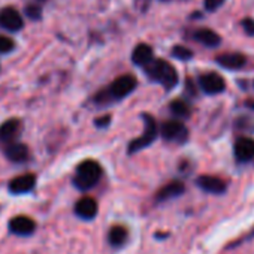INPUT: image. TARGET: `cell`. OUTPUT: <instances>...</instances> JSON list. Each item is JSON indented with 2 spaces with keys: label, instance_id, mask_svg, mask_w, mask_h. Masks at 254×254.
<instances>
[{
  "label": "cell",
  "instance_id": "10",
  "mask_svg": "<svg viewBox=\"0 0 254 254\" xmlns=\"http://www.w3.org/2000/svg\"><path fill=\"white\" fill-rule=\"evenodd\" d=\"M9 230L12 233H15V235L27 236V235H32L36 230V223L30 217L18 215V217H14L9 221Z\"/></svg>",
  "mask_w": 254,
  "mask_h": 254
},
{
  "label": "cell",
  "instance_id": "16",
  "mask_svg": "<svg viewBox=\"0 0 254 254\" xmlns=\"http://www.w3.org/2000/svg\"><path fill=\"white\" fill-rule=\"evenodd\" d=\"M18 132H20V121L11 118L0 126V141L12 142V139L18 136Z\"/></svg>",
  "mask_w": 254,
  "mask_h": 254
},
{
  "label": "cell",
  "instance_id": "17",
  "mask_svg": "<svg viewBox=\"0 0 254 254\" xmlns=\"http://www.w3.org/2000/svg\"><path fill=\"white\" fill-rule=\"evenodd\" d=\"M5 154L6 157L14 162V163H21V162H26L27 157H29V150L24 144H14L11 142L6 150H5Z\"/></svg>",
  "mask_w": 254,
  "mask_h": 254
},
{
  "label": "cell",
  "instance_id": "6",
  "mask_svg": "<svg viewBox=\"0 0 254 254\" xmlns=\"http://www.w3.org/2000/svg\"><path fill=\"white\" fill-rule=\"evenodd\" d=\"M136 87V79L135 76L132 75H123L120 78H117L112 84H111V88H109V94L112 97H117V99H121V97H126L127 94H130Z\"/></svg>",
  "mask_w": 254,
  "mask_h": 254
},
{
  "label": "cell",
  "instance_id": "1",
  "mask_svg": "<svg viewBox=\"0 0 254 254\" xmlns=\"http://www.w3.org/2000/svg\"><path fill=\"white\" fill-rule=\"evenodd\" d=\"M144 67L147 75L151 79L160 82L166 90H171L178 84V73L175 67L165 60H151Z\"/></svg>",
  "mask_w": 254,
  "mask_h": 254
},
{
  "label": "cell",
  "instance_id": "19",
  "mask_svg": "<svg viewBox=\"0 0 254 254\" xmlns=\"http://www.w3.org/2000/svg\"><path fill=\"white\" fill-rule=\"evenodd\" d=\"M127 236H129V233H127V229L126 227H123V226H114L109 230L108 239H109L111 245L120 247V245H123L127 241Z\"/></svg>",
  "mask_w": 254,
  "mask_h": 254
},
{
  "label": "cell",
  "instance_id": "4",
  "mask_svg": "<svg viewBox=\"0 0 254 254\" xmlns=\"http://www.w3.org/2000/svg\"><path fill=\"white\" fill-rule=\"evenodd\" d=\"M162 136L166 141H172V142L183 144L189 138V130H187V127L181 121L171 120V121H166L162 126Z\"/></svg>",
  "mask_w": 254,
  "mask_h": 254
},
{
  "label": "cell",
  "instance_id": "18",
  "mask_svg": "<svg viewBox=\"0 0 254 254\" xmlns=\"http://www.w3.org/2000/svg\"><path fill=\"white\" fill-rule=\"evenodd\" d=\"M132 60L138 66H145L153 60V48L147 44H141L133 50Z\"/></svg>",
  "mask_w": 254,
  "mask_h": 254
},
{
  "label": "cell",
  "instance_id": "12",
  "mask_svg": "<svg viewBox=\"0 0 254 254\" xmlns=\"http://www.w3.org/2000/svg\"><path fill=\"white\" fill-rule=\"evenodd\" d=\"M75 214L82 220H93L97 215V203L93 197H82L75 205Z\"/></svg>",
  "mask_w": 254,
  "mask_h": 254
},
{
  "label": "cell",
  "instance_id": "7",
  "mask_svg": "<svg viewBox=\"0 0 254 254\" xmlns=\"http://www.w3.org/2000/svg\"><path fill=\"white\" fill-rule=\"evenodd\" d=\"M196 184L206 193L211 194H223L227 189L226 181H223L218 177H212V175H202L196 180Z\"/></svg>",
  "mask_w": 254,
  "mask_h": 254
},
{
  "label": "cell",
  "instance_id": "25",
  "mask_svg": "<svg viewBox=\"0 0 254 254\" xmlns=\"http://www.w3.org/2000/svg\"><path fill=\"white\" fill-rule=\"evenodd\" d=\"M26 14L27 17H30L32 20H38L41 17V9L38 6H27L26 8Z\"/></svg>",
  "mask_w": 254,
  "mask_h": 254
},
{
  "label": "cell",
  "instance_id": "11",
  "mask_svg": "<svg viewBox=\"0 0 254 254\" xmlns=\"http://www.w3.org/2000/svg\"><path fill=\"white\" fill-rule=\"evenodd\" d=\"M35 183H36V177L33 174H24V175H20L17 178H14L11 183H9V191L12 194H23V193H27L30 191L33 187H35Z\"/></svg>",
  "mask_w": 254,
  "mask_h": 254
},
{
  "label": "cell",
  "instance_id": "20",
  "mask_svg": "<svg viewBox=\"0 0 254 254\" xmlns=\"http://www.w3.org/2000/svg\"><path fill=\"white\" fill-rule=\"evenodd\" d=\"M171 111H172V114H175L180 118H186V117L190 115V108L183 100H174L171 103Z\"/></svg>",
  "mask_w": 254,
  "mask_h": 254
},
{
  "label": "cell",
  "instance_id": "22",
  "mask_svg": "<svg viewBox=\"0 0 254 254\" xmlns=\"http://www.w3.org/2000/svg\"><path fill=\"white\" fill-rule=\"evenodd\" d=\"M12 48H14V41L8 36L0 35V54H6L12 51Z\"/></svg>",
  "mask_w": 254,
  "mask_h": 254
},
{
  "label": "cell",
  "instance_id": "3",
  "mask_svg": "<svg viewBox=\"0 0 254 254\" xmlns=\"http://www.w3.org/2000/svg\"><path fill=\"white\" fill-rule=\"evenodd\" d=\"M144 120H145V132H144V135L141 138L130 142V145H129V153L130 154L151 145L154 142V139L157 138V124H156L154 118L150 117V115H144Z\"/></svg>",
  "mask_w": 254,
  "mask_h": 254
},
{
  "label": "cell",
  "instance_id": "26",
  "mask_svg": "<svg viewBox=\"0 0 254 254\" xmlns=\"http://www.w3.org/2000/svg\"><path fill=\"white\" fill-rule=\"evenodd\" d=\"M109 123H111V117H109V115H105V117L96 120V126H97V127H106Z\"/></svg>",
  "mask_w": 254,
  "mask_h": 254
},
{
  "label": "cell",
  "instance_id": "15",
  "mask_svg": "<svg viewBox=\"0 0 254 254\" xmlns=\"http://www.w3.org/2000/svg\"><path fill=\"white\" fill-rule=\"evenodd\" d=\"M193 38L205 47L215 48L221 44V38L211 29H199L193 33Z\"/></svg>",
  "mask_w": 254,
  "mask_h": 254
},
{
  "label": "cell",
  "instance_id": "13",
  "mask_svg": "<svg viewBox=\"0 0 254 254\" xmlns=\"http://www.w3.org/2000/svg\"><path fill=\"white\" fill-rule=\"evenodd\" d=\"M215 62L221 66V67H226V69H241L245 63H247V59L239 54V53H227V54H220L217 56Z\"/></svg>",
  "mask_w": 254,
  "mask_h": 254
},
{
  "label": "cell",
  "instance_id": "5",
  "mask_svg": "<svg viewBox=\"0 0 254 254\" xmlns=\"http://www.w3.org/2000/svg\"><path fill=\"white\" fill-rule=\"evenodd\" d=\"M199 87L206 93V94H220L226 90V82L224 79L215 73V72H208L200 75L199 78Z\"/></svg>",
  "mask_w": 254,
  "mask_h": 254
},
{
  "label": "cell",
  "instance_id": "2",
  "mask_svg": "<svg viewBox=\"0 0 254 254\" xmlns=\"http://www.w3.org/2000/svg\"><path fill=\"white\" fill-rule=\"evenodd\" d=\"M102 177V168L94 160H85L76 168V175L73 178V184L79 190L93 189Z\"/></svg>",
  "mask_w": 254,
  "mask_h": 254
},
{
  "label": "cell",
  "instance_id": "21",
  "mask_svg": "<svg viewBox=\"0 0 254 254\" xmlns=\"http://www.w3.org/2000/svg\"><path fill=\"white\" fill-rule=\"evenodd\" d=\"M172 56H174L175 59H178V60L187 62V60H190V59L193 57V53H191V50H189V48H186V47L177 45V47H174V50H172Z\"/></svg>",
  "mask_w": 254,
  "mask_h": 254
},
{
  "label": "cell",
  "instance_id": "8",
  "mask_svg": "<svg viewBox=\"0 0 254 254\" xmlns=\"http://www.w3.org/2000/svg\"><path fill=\"white\" fill-rule=\"evenodd\" d=\"M235 157L241 163H247L254 160V139L251 138H239L235 142Z\"/></svg>",
  "mask_w": 254,
  "mask_h": 254
},
{
  "label": "cell",
  "instance_id": "14",
  "mask_svg": "<svg viewBox=\"0 0 254 254\" xmlns=\"http://www.w3.org/2000/svg\"><path fill=\"white\" fill-rule=\"evenodd\" d=\"M186 191V187L181 181H172L169 184H166L165 187H162L156 196V199L159 202H165V200H169V199H174V197H178L181 196L183 193Z\"/></svg>",
  "mask_w": 254,
  "mask_h": 254
},
{
  "label": "cell",
  "instance_id": "9",
  "mask_svg": "<svg viewBox=\"0 0 254 254\" xmlns=\"http://www.w3.org/2000/svg\"><path fill=\"white\" fill-rule=\"evenodd\" d=\"M0 26L11 32H18L23 29V18L14 8H5L0 12Z\"/></svg>",
  "mask_w": 254,
  "mask_h": 254
},
{
  "label": "cell",
  "instance_id": "24",
  "mask_svg": "<svg viewBox=\"0 0 254 254\" xmlns=\"http://www.w3.org/2000/svg\"><path fill=\"white\" fill-rule=\"evenodd\" d=\"M242 29L248 36H254V20L253 18H244L242 20Z\"/></svg>",
  "mask_w": 254,
  "mask_h": 254
},
{
  "label": "cell",
  "instance_id": "23",
  "mask_svg": "<svg viewBox=\"0 0 254 254\" xmlns=\"http://www.w3.org/2000/svg\"><path fill=\"white\" fill-rule=\"evenodd\" d=\"M224 2H226V0H205V8H206V11L214 12V11H217L220 6H223Z\"/></svg>",
  "mask_w": 254,
  "mask_h": 254
}]
</instances>
